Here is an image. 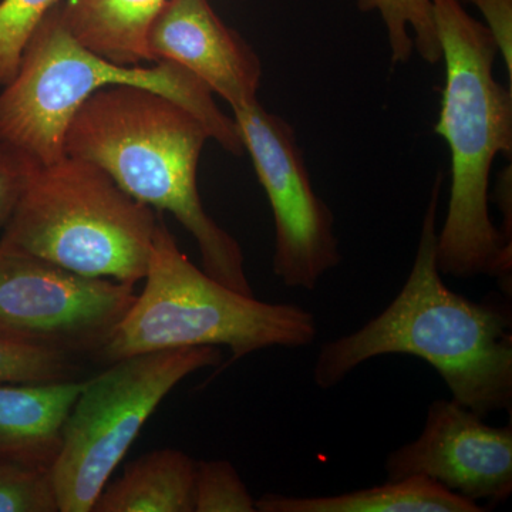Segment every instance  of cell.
I'll use <instances>...</instances> for the list:
<instances>
[{"mask_svg":"<svg viewBox=\"0 0 512 512\" xmlns=\"http://www.w3.org/2000/svg\"><path fill=\"white\" fill-rule=\"evenodd\" d=\"M439 171L419 247L402 291L379 315L319 350L313 382L332 389L369 360L409 355L434 367L451 399L485 417L512 409V315L507 303L474 302L451 291L437 265Z\"/></svg>","mask_w":512,"mask_h":512,"instance_id":"obj_1","label":"cell"},{"mask_svg":"<svg viewBox=\"0 0 512 512\" xmlns=\"http://www.w3.org/2000/svg\"><path fill=\"white\" fill-rule=\"evenodd\" d=\"M446 69L436 133L450 148V200L437 231V265L458 279L487 275L511 291L512 242L488 211L491 167L512 154V90L494 77L490 30L461 0H431Z\"/></svg>","mask_w":512,"mask_h":512,"instance_id":"obj_2","label":"cell"},{"mask_svg":"<svg viewBox=\"0 0 512 512\" xmlns=\"http://www.w3.org/2000/svg\"><path fill=\"white\" fill-rule=\"evenodd\" d=\"M210 138L202 121L175 101L141 87L110 86L74 114L64 156L97 165L134 200L173 214L197 242L202 269L254 296L244 252L205 212L198 192V163Z\"/></svg>","mask_w":512,"mask_h":512,"instance_id":"obj_3","label":"cell"},{"mask_svg":"<svg viewBox=\"0 0 512 512\" xmlns=\"http://www.w3.org/2000/svg\"><path fill=\"white\" fill-rule=\"evenodd\" d=\"M110 86L151 90L175 101L202 121L228 153H244L234 117L222 113L198 77L174 62L127 66L84 46L64 23L57 3L23 50L15 77L0 92V140L20 148L40 165L64 157V136L80 106Z\"/></svg>","mask_w":512,"mask_h":512,"instance_id":"obj_4","label":"cell"},{"mask_svg":"<svg viewBox=\"0 0 512 512\" xmlns=\"http://www.w3.org/2000/svg\"><path fill=\"white\" fill-rule=\"evenodd\" d=\"M143 281V291L100 350L111 363L200 346H224L231 350V362H237L259 350L306 348L318 338L312 312L291 303L258 301L192 264L161 212Z\"/></svg>","mask_w":512,"mask_h":512,"instance_id":"obj_5","label":"cell"},{"mask_svg":"<svg viewBox=\"0 0 512 512\" xmlns=\"http://www.w3.org/2000/svg\"><path fill=\"white\" fill-rule=\"evenodd\" d=\"M158 215L97 165L64 156L36 168L0 241L79 275L136 286Z\"/></svg>","mask_w":512,"mask_h":512,"instance_id":"obj_6","label":"cell"},{"mask_svg":"<svg viewBox=\"0 0 512 512\" xmlns=\"http://www.w3.org/2000/svg\"><path fill=\"white\" fill-rule=\"evenodd\" d=\"M221 360V349L214 346L160 350L116 360L106 372L84 380L50 468L60 512L93 511L164 397L185 377Z\"/></svg>","mask_w":512,"mask_h":512,"instance_id":"obj_7","label":"cell"},{"mask_svg":"<svg viewBox=\"0 0 512 512\" xmlns=\"http://www.w3.org/2000/svg\"><path fill=\"white\" fill-rule=\"evenodd\" d=\"M136 286L89 278L0 241V336L69 355L100 353Z\"/></svg>","mask_w":512,"mask_h":512,"instance_id":"obj_8","label":"cell"},{"mask_svg":"<svg viewBox=\"0 0 512 512\" xmlns=\"http://www.w3.org/2000/svg\"><path fill=\"white\" fill-rule=\"evenodd\" d=\"M232 111L274 212V274L288 288L315 291L342 261L335 217L313 190L291 124L258 99Z\"/></svg>","mask_w":512,"mask_h":512,"instance_id":"obj_9","label":"cell"},{"mask_svg":"<svg viewBox=\"0 0 512 512\" xmlns=\"http://www.w3.org/2000/svg\"><path fill=\"white\" fill-rule=\"evenodd\" d=\"M387 480L423 476L468 498L504 503L512 493V426L494 427L456 400H434L416 440L392 451Z\"/></svg>","mask_w":512,"mask_h":512,"instance_id":"obj_10","label":"cell"},{"mask_svg":"<svg viewBox=\"0 0 512 512\" xmlns=\"http://www.w3.org/2000/svg\"><path fill=\"white\" fill-rule=\"evenodd\" d=\"M146 45L151 62L180 64L231 109L258 99L259 57L210 0H165L148 26Z\"/></svg>","mask_w":512,"mask_h":512,"instance_id":"obj_11","label":"cell"},{"mask_svg":"<svg viewBox=\"0 0 512 512\" xmlns=\"http://www.w3.org/2000/svg\"><path fill=\"white\" fill-rule=\"evenodd\" d=\"M84 380L0 384V463L52 468Z\"/></svg>","mask_w":512,"mask_h":512,"instance_id":"obj_12","label":"cell"},{"mask_svg":"<svg viewBox=\"0 0 512 512\" xmlns=\"http://www.w3.org/2000/svg\"><path fill=\"white\" fill-rule=\"evenodd\" d=\"M259 512H483V505L453 493L423 476L363 490L320 497L264 494L255 501Z\"/></svg>","mask_w":512,"mask_h":512,"instance_id":"obj_13","label":"cell"},{"mask_svg":"<svg viewBox=\"0 0 512 512\" xmlns=\"http://www.w3.org/2000/svg\"><path fill=\"white\" fill-rule=\"evenodd\" d=\"M195 468L184 451L158 448L127 466L101 491L94 512H192Z\"/></svg>","mask_w":512,"mask_h":512,"instance_id":"obj_14","label":"cell"},{"mask_svg":"<svg viewBox=\"0 0 512 512\" xmlns=\"http://www.w3.org/2000/svg\"><path fill=\"white\" fill-rule=\"evenodd\" d=\"M165 0H62L64 23L84 46L127 66L151 62L148 26Z\"/></svg>","mask_w":512,"mask_h":512,"instance_id":"obj_15","label":"cell"},{"mask_svg":"<svg viewBox=\"0 0 512 512\" xmlns=\"http://www.w3.org/2000/svg\"><path fill=\"white\" fill-rule=\"evenodd\" d=\"M362 12H377L387 30L393 64L409 62L414 50L424 62L439 63L441 49L431 0H356Z\"/></svg>","mask_w":512,"mask_h":512,"instance_id":"obj_16","label":"cell"},{"mask_svg":"<svg viewBox=\"0 0 512 512\" xmlns=\"http://www.w3.org/2000/svg\"><path fill=\"white\" fill-rule=\"evenodd\" d=\"M72 355L0 336V384L55 383L77 375Z\"/></svg>","mask_w":512,"mask_h":512,"instance_id":"obj_17","label":"cell"},{"mask_svg":"<svg viewBox=\"0 0 512 512\" xmlns=\"http://www.w3.org/2000/svg\"><path fill=\"white\" fill-rule=\"evenodd\" d=\"M62 0H0V89L18 72L39 23Z\"/></svg>","mask_w":512,"mask_h":512,"instance_id":"obj_18","label":"cell"},{"mask_svg":"<svg viewBox=\"0 0 512 512\" xmlns=\"http://www.w3.org/2000/svg\"><path fill=\"white\" fill-rule=\"evenodd\" d=\"M254 497L227 460L198 461L195 468V512H255Z\"/></svg>","mask_w":512,"mask_h":512,"instance_id":"obj_19","label":"cell"},{"mask_svg":"<svg viewBox=\"0 0 512 512\" xmlns=\"http://www.w3.org/2000/svg\"><path fill=\"white\" fill-rule=\"evenodd\" d=\"M50 468L0 463V512H59Z\"/></svg>","mask_w":512,"mask_h":512,"instance_id":"obj_20","label":"cell"},{"mask_svg":"<svg viewBox=\"0 0 512 512\" xmlns=\"http://www.w3.org/2000/svg\"><path fill=\"white\" fill-rule=\"evenodd\" d=\"M39 163L20 148L0 140V231L18 207Z\"/></svg>","mask_w":512,"mask_h":512,"instance_id":"obj_21","label":"cell"},{"mask_svg":"<svg viewBox=\"0 0 512 512\" xmlns=\"http://www.w3.org/2000/svg\"><path fill=\"white\" fill-rule=\"evenodd\" d=\"M483 13L498 53L507 66L508 86H512V0H466Z\"/></svg>","mask_w":512,"mask_h":512,"instance_id":"obj_22","label":"cell"}]
</instances>
